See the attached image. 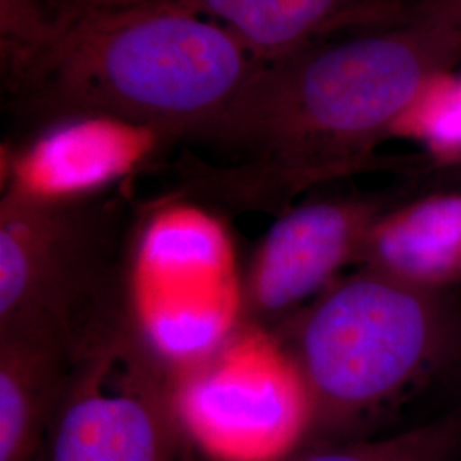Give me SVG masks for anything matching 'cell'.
Returning a JSON list of instances; mask_svg holds the SVG:
<instances>
[{
    "mask_svg": "<svg viewBox=\"0 0 461 461\" xmlns=\"http://www.w3.org/2000/svg\"><path fill=\"white\" fill-rule=\"evenodd\" d=\"M171 383L122 316L79 350L40 461H183Z\"/></svg>",
    "mask_w": 461,
    "mask_h": 461,
    "instance_id": "cell-7",
    "label": "cell"
},
{
    "mask_svg": "<svg viewBox=\"0 0 461 461\" xmlns=\"http://www.w3.org/2000/svg\"><path fill=\"white\" fill-rule=\"evenodd\" d=\"M175 2L176 0H76V9L77 13H120Z\"/></svg>",
    "mask_w": 461,
    "mask_h": 461,
    "instance_id": "cell-17",
    "label": "cell"
},
{
    "mask_svg": "<svg viewBox=\"0 0 461 461\" xmlns=\"http://www.w3.org/2000/svg\"><path fill=\"white\" fill-rule=\"evenodd\" d=\"M171 398L186 443L211 461H287L313 429V400L291 350L253 323L173 371Z\"/></svg>",
    "mask_w": 461,
    "mask_h": 461,
    "instance_id": "cell-6",
    "label": "cell"
},
{
    "mask_svg": "<svg viewBox=\"0 0 461 461\" xmlns=\"http://www.w3.org/2000/svg\"><path fill=\"white\" fill-rule=\"evenodd\" d=\"M461 453V409L373 441L306 446L287 461H455Z\"/></svg>",
    "mask_w": 461,
    "mask_h": 461,
    "instance_id": "cell-13",
    "label": "cell"
},
{
    "mask_svg": "<svg viewBox=\"0 0 461 461\" xmlns=\"http://www.w3.org/2000/svg\"><path fill=\"white\" fill-rule=\"evenodd\" d=\"M230 245L224 222L183 190L133 219L125 314L171 371L205 357L247 323Z\"/></svg>",
    "mask_w": 461,
    "mask_h": 461,
    "instance_id": "cell-5",
    "label": "cell"
},
{
    "mask_svg": "<svg viewBox=\"0 0 461 461\" xmlns=\"http://www.w3.org/2000/svg\"><path fill=\"white\" fill-rule=\"evenodd\" d=\"M77 14L76 0H0V59L7 84L49 50Z\"/></svg>",
    "mask_w": 461,
    "mask_h": 461,
    "instance_id": "cell-14",
    "label": "cell"
},
{
    "mask_svg": "<svg viewBox=\"0 0 461 461\" xmlns=\"http://www.w3.org/2000/svg\"><path fill=\"white\" fill-rule=\"evenodd\" d=\"M313 400L306 446L361 428L461 359V306L361 267L285 323ZM304 446V447H306Z\"/></svg>",
    "mask_w": 461,
    "mask_h": 461,
    "instance_id": "cell-3",
    "label": "cell"
},
{
    "mask_svg": "<svg viewBox=\"0 0 461 461\" xmlns=\"http://www.w3.org/2000/svg\"><path fill=\"white\" fill-rule=\"evenodd\" d=\"M430 293L461 282V190L395 203L369 230L359 264Z\"/></svg>",
    "mask_w": 461,
    "mask_h": 461,
    "instance_id": "cell-11",
    "label": "cell"
},
{
    "mask_svg": "<svg viewBox=\"0 0 461 461\" xmlns=\"http://www.w3.org/2000/svg\"><path fill=\"white\" fill-rule=\"evenodd\" d=\"M175 142L165 131L127 116H51L23 142L2 148V195L36 203L106 197L158 163Z\"/></svg>",
    "mask_w": 461,
    "mask_h": 461,
    "instance_id": "cell-8",
    "label": "cell"
},
{
    "mask_svg": "<svg viewBox=\"0 0 461 461\" xmlns=\"http://www.w3.org/2000/svg\"><path fill=\"white\" fill-rule=\"evenodd\" d=\"M79 350L40 329L0 330V461H40Z\"/></svg>",
    "mask_w": 461,
    "mask_h": 461,
    "instance_id": "cell-10",
    "label": "cell"
},
{
    "mask_svg": "<svg viewBox=\"0 0 461 461\" xmlns=\"http://www.w3.org/2000/svg\"><path fill=\"white\" fill-rule=\"evenodd\" d=\"M381 0H176L226 26L257 62H270L350 26H371Z\"/></svg>",
    "mask_w": 461,
    "mask_h": 461,
    "instance_id": "cell-12",
    "label": "cell"
},
{
    "mask_svg": "<svg viewBox=\"0 0 461 461\" xmlns=\"http://www.w3.org/2000/svg\"><path fill=\"white\" fill-rule=\"evenodd\" d=\"M133 219L116 197L0 198V330L55 331L77 350L125 314Z\"/></svg>",
    "mask_w": 461,
    "mask_h": 461,
    "instance_id": "cell-4",
    "label": "cell"
},
{
    "mask_svg": "<svg viewBox=\"0 0 461 461\" xmlns=\"http://www.w3.org/2000/svg\"><path fill=\"white\" fill-rule=\"evenodd\" d=\"M446 76L430 84L402 116L393 137L420 140L441 165H461V79L443 86Z\"/></svg>",
    "mask_w": 461,
    "mask_h": 461,
    "instance_id": "cell-15",
    "label": "cell"
},
{
    "mask_svg": "<svg viewBox=\"0 0 461 461\" xmlns=\"http://www.w3.org/2000/svg\"><path fill=\"white\" fill-rule=\"evenodd\" d=\"M420 26L461 41V0H383L378 28Z\"/></svg>",
    "mask_w": 461,
    "mask_h": 461,
    "instance_id": "cell-16",
    "label": "cell"
},
{
    "mask_svg": "<svg viewBox=\"0 0 461 461\" xmlns=\"http://www.w3.org/2000/svg\"><path fill=\"white\" fill-rule=\"evenodd\" d=\"M392 205L393 198L383 195H346L306 200L280 212L243 277L247 323L280 325L329 289L347 265L359 264L369 230Z\"/></svg>",
    "mask_w": 461,
    "mask_h": 461,
    "instance_id": "cell-9",
    "label": "cell"
},
{
    "mask_svg": "<svg viewBox=\"0 0 461 461\" xmlns=\"http://www.w3.org/2000/svg\"><path fill=\"white\" fill-rule=\"evenodd\" d=\"M460 60L451 34L388 26L257 62L203 139L245 159L214 166L186 158L182 190L280 214L304 190L378 167L379 144Z\"/></svg>",
    "mask_w": 461,
    "mask_h": 461,
    "instance_id": "cell-1",
    "label": "cell"
},
{
    "mask_svg": "<svg viewBox=\"0 0 461 461\" xmlns=\"http://www.w3.org/2000/svg\"><path fill=\"white\" fill-rule=\"evenodd\" d=\"M257 66L230 30L178 4L79 13L13 83L43 122L104 112L203 142Z\"/></svg>",
    "mask_w": 461,
    "mask_h": 461,
    "instance_id": "cell-2",
    "label": "cell"
}]
</instances>
